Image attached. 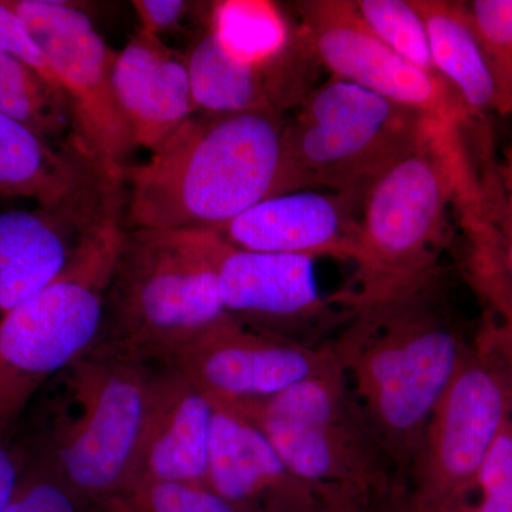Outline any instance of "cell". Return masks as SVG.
Listing matches in <instances>:
<instances>
[{
	"mask_svg": "<svg viewBox=\"0 0 512 512\" xmlns=\"http://www.w3.org/2000/svg\"><path fill=\"white\" fill-rule=\"evenodd\" d=\"M284 114L197 113L121 171L123 215L140 229H214L289 192Z\"/></svg>",
	"mask_w": 512,
	"mask_h": 512,
	"instance_id": "6da1fadb",
	"label": "cell"
},
{
	"mask_svg": "<svg viewBox=\"0 0 512 512\" xmlns=\"http://www.w3.org/2000/svg\"><path fill=\"white\" fill-rule=\"evenodd\" d=\"M430 291L357 312L333 340L357 412L406 487L431 416L471 350Z\"/></svg>",
	"mask_w": 512,
	"mask_h": 512,
	"instance_id": "7a4b0ae2",
	"label": "cell"
},
{
	"mask_svg": "<svg viewBox=\"0 0 512 512\" xmlns=\"http://www.w3.org/2000/svg\"><path fill=\"white\" fill-rule=\"evenodd\" d=\"M483 185L467 163L460 131L431 123L370 184L357 231L356 291L339 293L353 313L431 288L450 238V211L480 210Z\"/></svg>",
	"mask_w": 512,
	"mask_h": 512,
	"instance_id": "3957f363",
	"label": "cell"
},
{
	"mask_svg": "<svg viewBox=\"0 0 512 512\" xmlns=\"http://www.w3.org/2000/svg\"><path fill=\"white\" fill-rule=\"evenodd\" d=\"M164 366L94 346L40 390L20 441L87 504L106 503L130 483Z\"/></svg>",
	"mask_w": 512,
	"mask_h": 512,
	"instance_id": "277c9868",
	"label": "cell"
},
{
	"mask_svg": "<svg viewBox=\"0 0 512 512\" xmlns=\"http://www.w3.org/2000/svg\"><path fill=\"white\" fill-rule=\"evenodd\" d=\"M227 315L201 231L124 228L96 345L168 363Z\"/></svg>",
	"mask_w": 512,
	"mask_h": 512,
	"instance_id": "5b68a950",
	"label": "cell"
},
{
	"mask_svg": "<svg viewBox=\"0 0 512 512\" xmlns=\"http://www.w3.org/2000/svg\"><path fill=\"white\" fill-rule=\"evenodd\" d=\"M123 214L93 229L62 274L0 319V436L16 433L30 403L99 342Z\"/></svg>",
	"mask_w": 512,
	"mask_h": 512,
	"instance_id": "8992f818",
	"label": "cell"
},
{
	"mask_svg": "<svg viewBox=\"0 0 512 512\" xmlns=\"http://www.w3.org/2000/svg\"><path fill=\"white\" fill-rule=\"evenodd\" d=\"M423 114L359 84L330 76L286 120L289 192L326 190L365 197L370 184L429 130Z\"/></svg>",
	"mask_w": 512,
	"mask_h": 512,
	"instance_id": "52a82bcc",
	"label": "cell"
},
{
	"mask_svg": "<svg viewBox=\"0 0 512 512\" xmlns=\"http://www.w3.org/2000/svg\"><path fill=\"white\" fill-rule=\"evenodd\" d=\"M221 404L251 421L312 487L355 488L376 497L406 488L357 412L339 357L275 396Z\"/></svg>",
	"mask_w": 512,
	"mask_h": 512,
	"instance_id": "ba28073f",
	"label": "cell"
},
{
	"mask_svg": "<svg viewBox=\"0 0 512 512\" xmlns=\"http://www.w3.org/2000/svg\"><path fill=\"white\" fill-rule=\"evenodd\" d=\"M510 417L507 373L490 343L478 336L431 416L407 483L410 497L439 512L471 504L485 457Z\"/></svg>",
	"mask_w": 512,
	"mask_h": 512,
	"instance_id": "9c48e42d",
	"label": "cell"
},
{
	"mask_svg": "<svg viewBox=\"0 0 512 512\" xmlns=\"http://www.w3.org/2000/svg\"><path fill=\"white\" fill-rule=\"evenodd\" d=\"M45 53L72 110L74 138L107 180L120 184L134 146L113 89L117 52L79 6L59 0H6Z\"/></svg>",
	"mask_w": 512,
	"mask_h": 512,
	"instance_id": "30bf717a",
	"label": "cell"
},
{
	"mask_svg": "<svg viewBox=\"0 0 512 512\" xmlns=\"http://www.w3.org/2000/svg\"><path fill=\"white\" fill-rule=\"evenodd\" d=\"M303 42L330 76L359 84L461 131L473 117L439 76L423 72L380 42L352 0H303L293 5Z\"/></svg>",
	"mask_w": 512,
	"mask_h": 512,
	"instance_id": "8fae6325",
	"label": "cell"
},
{
	"mask_svg": "<svg viewBox=\"0 0 512 512\" xmlns=\"http://www.w3.org/2000/svg\"><path fill=\"white\" fill-rule=\"evenodd\" d=\"M198 231L217 272L225 312L242 325L318 348L325 345L319 342L323 333L352 319L336 312L335 305L345 306L338 295L320 292L311 256L247 251L214 232Z\"/></svg>",
	"mask_w": 512,
	"mask_h": 512,
	"instance_id": "7c38bea8",
	"label": "cell"
},
{
	"mask_svg": "<svg viewBox=\"0 0 512 512\" xmlns=\"http://www.w3.org/2000/svg\"><path fill=\"white\" fill-rule=\"evenodd\" d=\"M338 359L333 342L308 346L218 320L167 363L218 403L266 399L318 375Z\"/></svg>",
	"mask_w": 512,
	"mask_h": 512,
	"instance_id": "4fadbf2b",
	"label": "cell"
},
{
	"mask_svg": "<svg viewBox=\"0 0 512 512\" xmlns=\"http://www.w3.org/2000/svg\"><path fill=\"white\" fill-rule=\"evenodd\" d=\"M363 197L326 190H299L258 202L211 231L234 247L330 258H355Z\"/></svg>",
	"mask_w": 512,
	"mask_h": 512,
	"instance_id": "5bb4252c",
	"label": "cell"
},
{
	"mask_svg": "<svg viewBox=\"0 0 512 512\" xmlns=\"http://www.w3.org/2000/svg\"><path fill=\"white\" fill-rule=\"evenodd\" d=\"M185 57L195 107L207 114H284L311 92L320 67L298 28L284 53L266 62H248L228 53L207 23Z\"/></svg>",
	"mask_w": 512,
	"mask_h": 512,
	"instance_id": "9a60e30c",
	"label": "cell"
},
{
	"mask_svg": "<svg viewBox=\"0 0 512 512\" xmlns=\"http://www.w3.org/2000/svg\"><path fill=\"white\" fill-rule=\"evenodd\" d=\"M212 404L208 487L235 512H316L320 488L293 474L251 421Z\"/></svg>",
	"mask_w": 512,
	"mask_h": 512,
	"instance_id": "2e32d148",
	"label": "cell"
},
{
	"mask_svg": "<svg viewBox=\"0 0 512 512\" xmlns=\"http://www.w3.org/2000/svg\"><path fill=\"white\" fill-rule=\"evenodd\" d=\"M113 89L134 146L150 153L198 113L187 57L144 30L117 52Z\"/></svg>",
	"mask_w": 512,
	"mask_h": 512,
	"instance_id": "e0dca14e",
	"label": "cell"
},
{
	"mask_svg": "<svg viewBox=\"0 0 512 512\" xmlns=\"http://www.w3.org/2000/svg\"><path fill=\"white\" fill-rule=\"evenodd\" d=\"M212 419L211 400L165 363L126 488L141 481L207 485Z\"/></svg>",
	"mask_w": 512,
	"mask_h": 512,
	"instance_id": "ac0fdd59",
	"label": "cell"
},
{
	"mask_svg": "<svg viewBox=\"0 0 512 512\" xmlns=\"http://www.w3.org/2000/svg\"><path fill=\"white\" fill-rule=\"evenodd\" d=\"M100 178L106 177L76 148L52 143L0 113V200L55 205Z\"/></svg>",
	"mask_w": 512,
	"mask_h": 512,
	"instance_id": "d6986e66",
	"label": "cell"
},
{
	"mask_svg": "<svg viewBox=\"0 0 512 512\" xmlns=\"http://www.w3.org/2000/svg\"><path fill=\"white\" fill-rule=\"evenodd\" d=\"M426 25L434 69L473 116L494 113L495 90L466 2L412 0Z\"/></svg>",
	"mask_w": 512,
	"mask_h": 512,
	"instance_id": "ffe728a7",
	"label": "cell"
},
{
	"mask_svg": "<svg viewBox=\"0 0 512 512\" xmlns=\"http://www.w3.org/2000/svg\"><path fill=\"white\" fill-rule=\"evenodd\" d=\"M0 113L59 146H76L72 110L64 94L28 64L0 50Z\"/></svg>",
	"mask_w": 512,
	"mask_h": 512,
	"instance_id": "44dd1931",
	"label": "cell"
},
{
	"mask_svg": "<svg viewBox=\"0 0 512 512\" xmlns=\"http://www.w3.org/2000/svg\"><path fill=\"white\" fill-rule=\"evenodd\" d=\"M208 18V26L225 50L248 62L275 59L296 36V26L272 3H215Z\"/></svg>",
	"mask_w": 512,
	"mask_h": 512,
	"instance_id": "7402d4cb",
	"label": "cell"
},
{
	"mask_svg": "<svg viewBox=\"0 0 512 512\" xmlns=\"http://www.w3.org/2000/svg\"><path fill=\"white\" fill-rule=\"evenodd\" d=\"M120 190L119 184L100 178L59 204L0 212V271L50 231Z\"/></svg>",
	"mask_w": 512,
	"mask_h": 512,
	"instance_id": "603a6c76",
	"label": "cell"
},
{
	"mask_svg": "<svg viewBox=\"0 0 512 512\" xmlns=\"http://www.w3.org/2000/svg\"><path fill=\"white\" fill-rule=\"evenodd\" d=\"M355 3L367 28L380 42L417 69L439 76L431 59L426 25L412 0H357Z\"/></svg>",
	"mask_w": 512,
	"mask_h": 512,
	"instance_id": "cb8c5ba5",
	"label": "cell"
},
{
	"mask_svg": "<svg viewBox=\"0 0 512 512\" xmlns=\"http://www.w3.org/2000/svg\"><path fill=\"white\" fill-rule=\"evenodd\" d=\"M495 90L494 113L512 114V0L466 2Z\"/></svg>",
	"mask_w": 512,
	"mask_h": 512,
	"instance_id": "d4e9b609",
	"label": "cell"
},
{
	"mask_svg": "<svg viewBox=\"0 0 512 512\" xmlns=\"http://www.w3.org/2000/svg\"><path fill=\"white\" fill-rule=\"evenodd\" d=\"M96 512H235L207 485L141 481L94 507Z\"/></svg>",
	"mask_w": 512,
	"mask_h": 512,
	"instance_id": "484cf974",
	"label": "cell"
},
{
	"mask_svg": "<svg viewBox=\"0 0 512 512\" xmlns=\"http://www.w3.org/2000/svg\"><path fill=\"white\" fill-rule=\"evenodd\" d=\"M25 451V470L5 512H93L92 505L74 493L45 460Z\"/></svg>",
	"mask_w": 512,
	"mask_h": 512,
	"instance_id": "4316f807",
	"label": "cell"
},
{
	"mask_svg": "<svg viewBox=\"0 0 512 512\" xmlns=\"http://www.w3.org/2000/svg\"><path fill=\"white\" fill-rule=\"evenodd\" d=\"M476 512H512V417L507 420L478 473Z\"/></svg>",
	"mask_w": 512,
	"mask_h": 512,
	"instance_id": "83f0119b",
	"label": "cell"
},
{
	"mask_svg": "<svg viewBox=\"0 0 512 512\" xmlns=\"http://www.w3.org/2000/svg\"><path fill=\"white\" fill-rule=\"evenodd\" d=\"M0 50L28 64L43 79L62 92L45 53L37 45L26 23L20 19L15 10L10 8L6 0H0Z\"/></svg>",
	"mask_w": 512,
	"mask_h": 512,
	"instance_id": "f1b7e54d",
	"label": "cell"
},
{
	"mask_svg": "<svg viewBox=\"0 0 512 512\" xmlns=\"http://www.w3.org/2000/svg\"><path fill=\"white\" fill-rule=\"evenodd\" d=\"M136 12L140 30L163 39L180 30L183 20L195 3L185 0H136L131 3Z\"/></svg>",
	"mask_w": 512,
	"mask_h": 512,
	"instance_id": "f546056e",
	"label": "cell"
},
{
	"mask_svg": "<svg viewBox=\"0 0 512 512\" xmlns=\"http://www.w3.org/2000/svg\"><path fill=\"white\" fill-rule=\"evenodd\" d=\"M483 195L485 217L493 232L501 264L512 285V217L501 204L494 177L483 185Z\"/></svg>",
	"mask_w": 512,
	"mask_h": 512,
	"instance_id": "4dcf8cb0",
	"label": "cell"
},
{
	"mask_svg": "<svg viewBox=\"0 0 512 512\" xmlns=\"http://www.w3.org/2000/svg\"><path fill=\"white\" fill-rule=\"evenodd\" d=\"M26 466V451L18 433L0 436V512H5Z\"/></svg>",
	"mask_w": 512,
	"mask_h": 512,
	"instance_id": "1f68e13d",
	"label": "cell"
},
{
	"mask_svg": "<svg viewBox=\"0 0 512 512\" xmlns=\"http://www.w3.org/2000/svg\"><path fill=\"white\" fill-rule=\"evenodd\" d=\"M384 498L355 488H320L316 512H382Z\"/></svg>",
	"mask_w": 512,
	"mask_h": 512,
	"instance_id": "d6a6232c",
	"label": "cell"
},
{
	"mask_svg": "<svg viewBox=\"0 0 512 512\" xmlns=\"http://www.w3.org/2000/svg\"><path fill=\"white\" fill-rule=\"evenodd\" d=\"M494 181L501 204L512 217V144L504 150L495 170Z\"/></svg>",
	"mask_w": 512,
	"mask_h": 512,
	"instance_id": "836d02e7",
	"label": "cell"
},
{
	"mask_svg": "<svg viewBox=\"0 0 512 512\" xmlns=\"http://www.w3.org/2000/svg\"><path fill=\"white\" fill-rule=\"evenodd\" d=\"M480 336H483L491 348L495 350L498 357H500L501 363H503L505 373H507L508 383H510L511 396H512V342L511 340L505 339L500 333L495 332L491 326L485 323L483 330H481Z\"/></svg>",
	"mask_w": 512,
	"mask_h": 512,
	"instance_id": "e575fe53",
	"label": "cell"
},
{
	"mask_svg": "<svg viewBox=\"0 0 512 512\" xmlns=\"http://www.w3.org/2000/svg\"><path fill=\"white\" fill-rule=\"evenodd\" d=\"M382 512H439L430 510V508L423 507L417 504L416 501L410 497L406 488H400L396 493L390 495L389 498L383 501Z\"/></svg>",
	"mask_w": 512,
	"mask_h": 512,
	"instance_id": "d590c367",
	"label": "cell"
},
{
	"mask_svg": "<svg viewBox=\"0 0 512 512\" xmlns=\"http://www.w3.org/2000/svg\"><path fill=\"white\" fill-rule=\"evenodd\" d=\"M456 512H476L474 511L473 504H468L466 507L460 508V510Z\"/></svg>",
	"mask_w": 512,
	"mask_h": 512,
	"instance_id": "8d00e7d4",
	"label": "cell"
}]
</instances>
